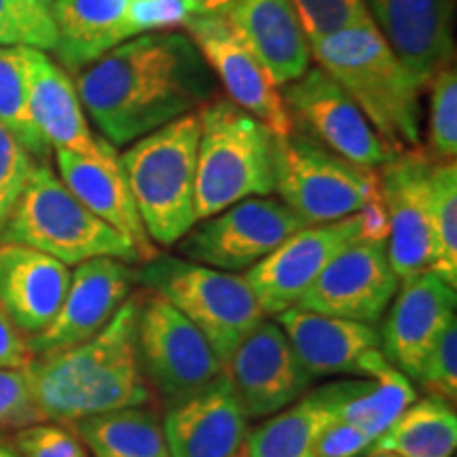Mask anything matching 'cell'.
<instances>
[{
    "mask_svg": "<svg viewBox=\"0 0 457 457\" xmlns=\"http://www.w3.org/2000/svg\"><path fill=\"white\" fill-rule=\"evenodd\" d=\"M102 138L125 146L212 100L216 79L187 32H146L108 51L77 79Z\"/></svg>",
    "mask_w": 457,
    "mask_h": 457,
    "instance_id": "obj_1",
    "label": "cell"
},
{
    "mask_svg": "<svg viewBox=\"0 0 457 457\" xmlns=\"http://www.w3.org/2000/svg\"><path fill=\"white\" fill-rule=\"evenodd\" d=\"M43 421L83 417L155 400L136 350V293L89 341L34 358L26 367Z\"/></svg>",
    "mask_w": 457,
    "mask_h": 457,
    "instance_id": "obj_2",
    "label": "cell"
},
{
    "mask_svg": "<svg viewBox=\"0 0 457 457\" xmlns=\"http://www.w3.org/2000/svg\"><path fill=\"white\" fill-rule=\"evenodd\" d=\"M310 51L394 151L420 145L424 85L394 54L373 20L312 41Z\"/></svg>",
    "mask_w": 457,
    "mask_h": 457,
    "instance_id": "obj_3",
    "label": "cell"
},
{
    "mask_svg": "<svg viewBox=\"0 0 457 457\" xmlns=\"http://www.w3.org/2000/svg\"><path fill=\"white\" fill-rule=\"evenodd\" d=\"M197 220L248 197L276 191V134L231 100H210L197 111Z\"/></svg>",
    "mask_w": 457,
    "mask_h": 457,
    "instance_id": "obj_4",
    "label": "cell"
},
{
    "mask_svg": "<svg viewBox=\"0 0 457 457\" xmlns=\"http://www.w3.org/2000/svg\"><path fill=\"white\" fill-rule=\"evenodd\" d=\"M199 117H185L131 142L119 155L131 197L153 244L176 245L197 222Z\"/></svg>",
    "mask_w": 457,
    "mask_h": 457,
    "instance_id": "obj_5",
    "label": "cell"
},
{
    "mask_svg": "<svg viewBox=\"0 0 457 457\" xmlns=\"http://www.w3.org/2000/svg\"><path fill=\"white\" fill-rule=\"evenodd\" d=\"M0 242L30 245L68 267L98 256L129 265L145 262L138 248L89 212L47 163L34 168L24 193L0 228Z\"/></svg>",
    "mask_w": 457,
    "mask_h": 457,
    "instance_id": "obj_6",
    "label": "cell"
},
{
    "mask_svg": "<svg viewBox=\"0 0 457 457\" xmlns=\"http://www.w3.org/2000/svg\"><path fill=\"white\" fill-rule=\"evenodd\" d=\"M136 284L155 290L202 330L225 364L265 318L248 279L159 253L136 270Z\"/></svg>",
    "mask_w": 457,
    "mask_h": 457,
    "instance_id": "obj_7",
    "label": "cell"
},
{
    "mask_svg": "<svg viewBox=\"0 0 457 457\" xmlns=\"http://www.w3.org/2000/svg\"><path fill=\"white\" fill-rule=\"evenodd\" d=\"M276 191L307 227L347 219L381 199L375 170L353 165L295 129L276 136Z\"/></svg>",
    "mask_w": 457,
    "mask_h": 457,
    "instance_id": "obj_8",
    "label": "cell"
},
{
    "mask_svg": "<svg viewBox=\"0 0 457 457\" xmlns=\"http://www.w3.org/2000/svg\"><path fill=\"white\" fill-rule=\"evenodd\" d=\"M136 350L153 394L168 404L222 375V362L195 324L155 290H136Z\"/></svg>",
    "mask_w": 457,
    "mask_h": 457,
    "instance_id": "obj_9",
    "label": "cell"
},
{
    "mask_svg": "<svg viewBox=\"0 0 457 457\" xmlns=\"http://www.w3.org/2000/svg\"><path fill=\"white\" fill-rule=\"evenodd\" d=\"M307 227L279 199L248 197L210 219L197 220L179 242L182 259L220 271H244Z\"/></svg>",
    "mask_w": 457,
    "mask_h": 457,
    "instance_id": "obj_10",
    "label": "cell"
},
{
    "mask_svg": "<svg viewBox=\"0 0 457 457\" xmlns=\"http://www.w3.org/2000/svg\"><path fill=\"white\" fill-rule=\"evenodd\" d=\"M282 100L293 121L313 140L353 165L377 170L398 153L377 136L356 102L324 68L310 66L303 77L284 85Z\"/></svg>",
    "mask_w": 457,
    "mask_h": 457,
    "instance_id": "obj_11",
    "label": "cell"
},
{
    "mask_svg": "<svg viewBox=\"0 0 457 457\" xmlns=\"http://www.w3.org/2000/svg\"><path fill=\"white\" fill-rule=\"evenodd\" d=\"M398 286L400 279L387 259V242L358 239L324 267L295 307L375 327Z\"/></svg>",
    "mask_w": 457,
    "mask_h": 457,
    "instance_id": "obj_12",
    "label": "cell"
},
{
    "mask_svg": "<svg viewBox=\"0 0 457 457\" xmlns=\"http://www.w3.org/2000/svg\"><path fill=\"white\" fill-rule=\"evenodd\" d=\"M182 28L233 104L265 123L278 138L295 129L282 91L227 17H187Z\"/></svg>",
    "mask_w": 457,
    "mask_h": 457,
    "instance_id": "obj_13",
    "label": "cell"
},
{
    "mask_svg": "<svg viewBox=\"0 0 457 457\" xmlns=\"http://www.w3.org/2000/svg\"><path fill=\"white\" fill-rule=\"evenodd\" d=\"M358 239H364L360 212L347 219L303 227L245 273L265 316L296 305L324 267Z\"/></svg>",
    "mask_w": 457,
    "mask_h": 457,
    "instance_id": "obj_14",
    "label": "cell"
},
{
    "mask_svg": "<svg viewBox=\"0 0 457 457\" xmlns=\"http://www.w3.org/2000/svg\"><path fill=\"white\" fill-rule=\"evenodd\" d=\"M222 375L248 420L276 415L295 404L313 379L279 324L265 320L222 364Z\"/></svg>",
    "mask_w": 457,
    "mask_h": 457,
    "instance_id": "obj_15",
    "label": "cell"
},
{
    "mask_svg": "<svg viewBox=\"0 0 457 457\" xmlns=\"http://www.w3.org/2000/svg\"><path fill=\"white\" fill-rule=\"evenodd\" d=\"M426 153L398 151L381 165L379 185L390 231L387 259L400 282L432 271L434 231L430 219V168Z\"/></svg>",
    "mask_w": 457,
    "mask_h": 457,
    "instance_id": "obj_16",
    "label": "cell"
},
{
    "mask_svg": "<svg viewBox=\"0 0 457 457\" xmlns=\"http://www.w3.org/2000/svg\"><path fill=\"white\" fill-rule=\"evenodd\" d=\"M136 270L129 262L98 256L72 271L60 312L43 333L28 339L32 356H47L89 341L111 322L134 293Z\"/></svg>",
    "mask_w": 457,
    "mask_h": 457,
    "instance_id": "obj_17",
    "label": "cell"
},
{
    "mask_svg": "<svg viewBox=\"0 0 457 457\" xmlns=\"http://www.w3.org/2000/svg\"><path fill=\"white\" fill-rule=\"evenodd\" d=\"M390 305L379 333L381 352L400 373L415 381L428 352L455 322V288L434 271L417 273L400 282Z\"/></svg>",
    "mask_w": 457,
    "mask_h": 457,
    "instance_id": "obj_18",
    "label": "cell"
},
{
    "mask_svg": "<svg viewBox=\"0 0 457 457\" xmlns=\"http://www.w3.org/2000/svg\"><path fill=\"white\" fill-rule=\"evenodd\" d=\"M364 4L377 30L421 85L453 64V0H364Z\"/></svg>",
    "mask_w": 457,
    "mask_h": 457,
    "instance_id": "obj_19",
    "label": "cell"
},
{
    "mask_svg": "<svg viewBox=\"0 0 457 457\" xmlns=\"http://www.w3.org/2000/svg\"><path fill=\"white\" fill-rule=\"evenodd\" d=\"M162 428L170 457H233L248 436V417L220 375L170 404Z\"/></svg>",
    "mask_w": 457,
    "mask_h": 457,
    "instance_id": "obj_20",
    "label": "cell"
},
{
    "mask_svg": "<svg viewBox=\"0 0 457 457\" xmlns=\"http://www.w3.org/2000/svg\"><path fill=\"white\" fill-rule=\"evenodd\" d=\"M278 322L312 377H364L381 353L379 330L373 324L322 316L299 307L278 313Z\"/></svg>",
    "mask_w": 457,
    "mask_h": 457,
    "instance_id": "obj_21",
    "label": "cell"
},
{
    "mask_svg": "<svg viewBox=\"0 0 457 457\" xmlns=\"http://www.w3.org/2000/svg\"><path fill=\"white\" fill-rule=\"evenodd\" d=\"M55 163L62 182L89 212L128 237L138 248L142 261L155 259L159 248L148 237L121 163H119V153L114 151L111 142H106L100 157L55 151Z\"/></svg>",
    "mask_w": 457,
    "mask_h": 457,
    "instance_id": "obj_22",
    "label": "cell"
},
{
    "mask_svg": "<svg viewBox=\"0 0 457 457\" xmlns=\"http://www.w3.org/2000/svg\"><path fill=\"white\" fill-rule=\"evenodd\" d=\"M71 267L24 244L0 242V305L28 339L60 312Z\"/></svg>",
    "mask_w": 457,
    "mask_h": 457,
    "instance_id": "obj_23",
    "label": "cell"
},
{
    "mask_svg": "<svg viewBox=\"0 0 457 457\" xmlns=\"http://www.w3.org/2000/svg\"><path fill=\"white\" fill-rule=\"evenodd\" d=\"M140 0H55L57 64L81 72L108 51L140 37Z\"/></svg>",
    "mask_w": 457,
    "mask_h": 457,
    "instance_id": "obj_24",
    "label": "cell"
},
{
    "mask_svg": "<svg viewBox=\"0 0 457 457\" xmlns=\"http://www.w3.org/2000/svg\"><path fill=\"white\" fill-rule=\"evenodd\" d=\"M30 104L37 128L54 151L100 157L106 142L94 134L85 117L77 85L45 51L28 49Z\"/></svg>",
    "mask_w": 457,
    "mask_h": 457,
    "instance_id": "obj_25",
    "label": "cell"
},
{
    "mask_svg": "<svg viewBox=\"0 0 457 457\" xmlns=\"http://www.w3.org/2000/svg\"><path fill=\"white\" fill-rule=\"evenodd\" d=\"M227 21L248 43L278 87L312 66L310 41L290 0H236Z\"/></svg>",
    "mask_w": 457,
    "mask_h": 457,
    "instance_id": "obj_26",
    "label": "cell"
},
{
    "mask_svg": "<svg viewBox=\"0 0 457 457\" xmlns=\"http://www.w3.org/2000/svg\"><path fill=\"white\" fill-rule=\"evenodd\" d=\"M337 421L327 387L307 392L245 436V457H312L316 441Z\"/></svg>",
    "mask_w": 457,
    "mask_h": 457,
    "instance_id": "obj_27",
    "label": "cell"
},
{
    "mask_svg": "<svg viewBox=\"0 0 457 457\" xmlns=\"http://www.w3.org/2000/svg\"><path fill=\"white\" fill-rule=\"evenodd\" d=\"M455 447V404L426 396L415 400L379 438H375L369 451L396 457H453Z\"/></svg>",
    "mask_w": 457,
    "mask_h": 457,
    "instance_id": "obj_28",
    "label": "cell"
},
{
    "mask_svg": "<svg viewBox=\"0 0 457 457\" xmlns=\"http://www.w3.org/2000/svg\"><path fill=\"white\" fill-rule=\"evenodd\" d=\"M94 457H170L163 428L151 409L123 407L72 424Z\"/></svg>",
    "mask_w": 457,
    "mask_h": 457,
    "instance_id": "obj_29",
    "label": "cell"
},
{
    "mask_svg": "<svg viewBox=\"0 0 457 457\" xmlns=\"http://www.w3.org/2000/svg\"><path fill=\"white\" fill-rule=\"evenodd\" d=\"M0 123L38 163H47L51 146L34 121L28 49L24 47H0Z\"/></svg>",
    "mask_w": 457,
    "mask_h": 457,
    "instance_id": "obj_30",
    "label": "cell"
},
{
    "mask_svg": "<svg viewBox=\"0 0 457 457\" xmlns=\"http://www.w3.org/2000/svg\"><path fill=\"white\" fill-rule=\"evenodd\" d=\"M430 219L434 231V267L449 286L457 288V165L432 162Z\"/></svg>",
    "mask_w": 457,
    "mask_h": 457,
    "instance_id": "obj_31",
    "label": "cell"
},
{
    "mask_svg": "<svg viewBox=\"0 0 457 457\" xmlns=\"http://www.w3.org/2000/svg\"><path fill=\"white\" fill-rule=\"evenodd\" d=\"M55 0H0V47L54 51Z\"/></svg>",
    "mask_w": 457,
    "mask_h": 457,
    "instance_id": "obj_32",
    "label": "cell"
},
{
    "mask_svg": "<svg viewBox=\"0 0 457 457\" xmlns=\"http://www.w3.org/2000/svg\"><path fill=\"white\" fill-rule=\"evenodd\" d=\"M430 89V151L434 162L457 157V71L445 66L428 81Z\"/></svg>",
    "mask_w": 457,
    "mask_h": 457,
    "instance_id": "obj_33",
    "label": "cell"
},
{
    "mask_svg": "<svg viewBox=\"0 0 457 457\" xmlns=\"http://www.w3.org/2000/svg\"><path fill=\"white\" fill-rule=\"evenodd\" d=\"M290 3L310 43L370 20L364 0H290Z\"/></svg>",
    "mask_w": 457,
    "mask_h": 457,
    "instance_id": "obj_34",
    "label": "cell"
},
{
    "mask_svg": "<svg viewBox=\"0 0 457 457\" xmlns=\"http://www.w3.org/2000/svg\"><path fill=\"white\" fill-rule=\"evenodd\" d=\"M415 381L428 392V396H436L455 404L457 398V322H451L443 330L432 350L421 362Z\"/></svg>",
    "mask_w": 457,
    "mask_h": 457,
    "instance_id": "obj_35",
    "label": "cell"
},
{
    "mask_svg": "<svg viewBox=\"0 0 457 457\" xmlns=\"http://www.w3.org/2000/svg\"><path fill=\"white\" fill-rule=\"evenodd\" d=\"M37 165V159L0 123V228L24 193Z\"/></svg>",
    "mask_w": 457,
    "mask_h": 457,
    "instance_id": "obj_36",
    "label": "cell"
},
{
    "mask_svg": "<svg viewBox=\"0 0 457 457\" xmlns=\"http://www.w3.org/2000/svg\"><path fill=\"white\" fill-rule=\"evenodd\" d=\"M13 449L21 457H89V451L77 434L57 424L20 428L13 434Z\"/></svg>",
    "mask_w": 457,
    "mask_h": 457,
    "instance_id": "obj_37",
    "label": "cell"
},
{
    "mask_svg": "<svg viewBox=\"0 0 457 457\" xmlns=\"http://www.w3.org/2000/svg\"><path fill=\"white\" fill-rule=\"evenodd\" d=\"M43 421L26 369H0V428H26Z\"/></svg>",
    "mask_w": 457,
    "mask_h": 457,
    "instance_id": "obj_38",
    "label": "cell"
},
{
    "mask_svg": "<svg viewBox=\"0 0 457 457\" xmlns=\"http://www.w3.org/2000/svg\"><path fill=\"white\" fill-rule=\"evenodd\" d=\"M373 443V436L364 430L337 420L320 434L312 457H358L367 453Z\"/></svg>",
    "mask_w": 457,
    "mask_h": 457,
    "instance_id": "obj_39",
    "label": "cell"
},
{
    "mask_svg": "<svg viewBox=\"0 0 457 457\" xmlns=\"http://www.w3.org/2000/svg\"><path fill=\"white\" fill-rule=\"evenodd\" d=\"M32 360L28 337L0 305V369H26Z\"/></svg>",
    "mask_w": 457,
    "mask_h": 457,
    "instance_id": "obj_40",
    "label": "cell"
},
{
    "mask_svg": "<svg viewBox=\"0 0 457 457\" xmlns=\"http://www.w3.org/2000/svg\"><path fill=\"white\" fill-rule=\"evenodd\" d=\"M236 0H182L187 17H227Z\"/></svg>",
    "mask_w": 457,
    "mask_h": 457,
    "instance_id": "obj_41",
    "label": "cell"
},
{
    "mask_svg": "<svg viewBox=\"0 0 457 457\" xmlns=\"http://www.w3.org/2000/svg\"><path fill=\"white\" fill-rule=\"evenodd\" d=\"M0 457H21V455L17 453L13 447H9V445L0 443Z\"/></svg>",
    "mask_w": 457,
    "mask_h": 457,
    "instance_id": "obj_42",
    "label": "cell"
},
{
    "mask_svg": "<svg viewBox=\"0 0 457 457\" xmlns=\"http://www.w3.org/2000/svg\"><path fill=\"white\" fill-rule=\"evenodd\" d=\"M370 457H396V455H387V453H370Z\"/></svg>",
    "mask_w": 457,
    "mask_h": 457,
    "instance_id": "obj_43",
    "label": "cell"
},
{
    "mask_svg": "<svg viewBox=\"0 0 457 457\" xmlns=\"http://www.w3.org/2000/svg\"><path fill=\"white\" fill-rule=\"evenodd\" d=\"M233 457H245V455H242V453H237V455H233Z\"/></svg>",
    "mask_w": 457,
    "mask_h": 457,
    "instance_id": "obj_44",
    "label": "cell"
}]
</instances>
